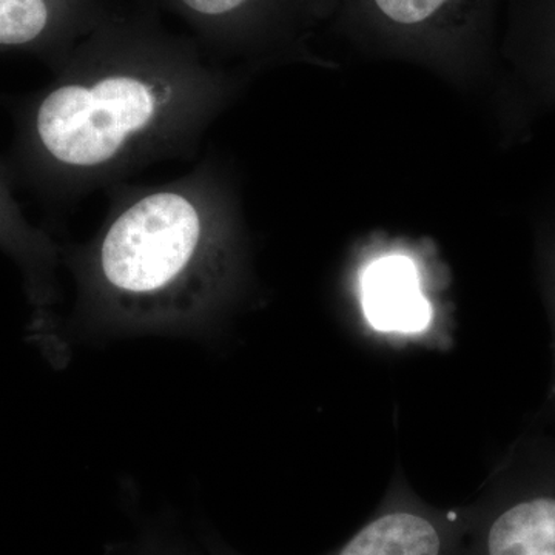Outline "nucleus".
<instances>
[{
  "label": "nucleus",
  "mask_w": 555,
  "mask_h": 555,
  "mask_svg": "<svg viewBox=\"0 0 555 555\" xmlns=\"http://www.w3.org/2000/svg\"><path fill=\"white\" fill-rule=\"evenodd\" d=\"M107 214L64 251L76 327L89 335H206L247 284L246 236L221 160L206 156L159 184L105 190Z\"/></svg>",
  "instance_id": "2"
},
{
  "label": "nucleus",
  "mask_w": 555,
  "mask_h": 555,
  "mask_svg": "<svg viewBox=\"0 0 555 555\" xmlns=\"http://www.w3.org/2000/svg\"><path fill=\"white\" fill-rule=\"evenodd\" d=\"M17 109L14 166L54 204H75L164 160H190L238 80L156 11L112 13Z\"/></svg>",
  "instance_id": "1"
},
{
  "label": "nucleus",
  "mask_w": 555,
  "mask_h": 555,
  "mask_svg": "<svg viewBox=\"0 0 555 555\" xmlns=\"http://www.w3.org/2000/svg\"><path fill=\"white\" fill-rule=\"evenodd\" d=\"M137 555H189L181 546L175 545L164 537L152 534L145 537Z\"/></svg>",
  "instance_id": "12"
},
{
  "label": "nucleus",
  "mask_w": 555,
  "mask_h": 555,
  "mask_svg": "<svg viewBox=\"0 0 555 555\" xmlns=\"http://www.w3.org/2000/svg\"><path fill=\"white\" fill-rule=\"evenodd\" d=\"M360 305L367 326L387 337L420 338L434 324V308L412 258L389 254L360 275Z\"/></svg>",
  "instance_id": "7"
},
{
  "label": "nucleus",
  "mask_w": 555,
  "mask_h": 555,
  "mask_svg": "<svg viewBox=\"0 0 555 555\" xmlns=\"http://www.w3.org/2000/svg\"><path fill=\"white\" fill-rule=\"evenodd\" d=\"M540 14V50L547 54V65L555 82V0H543Z\"/></svg>",
  "instance_id": "11"
},
{
  "label": "nucleus",
  "mask_w": 555,
  "mask_h": 555,
  "mask_svg": "<svg viewBox=\"0 0 555 555\" xmlns=\"http://www.w3.org/2000/svg\"><path fill=\"white\" fill-rule=\"evenodd\" d=\"M460 555H555V440L529 437L470 505Z\"/></svg>",
  "instance_id": "3"
},
{
  "label": "nucleus",
  "mask_w": 555,
  "mask_h": 555,
  "mask_svg": "<svg viewBox=\"0 0 555 555\" xmlns=\"http://www.w3.org/2000/svg\"><path fill=\"white\" fill-rule=\"evenodd\" d=\"M469 518L470 505L454 509L429 505L400 473L374 516L324 555H460ZM210 551L240 555L221 543H211Z\"/></svg>",
  "instance_id": "4"
},
{
  "label": "nucleus",
  "mask_w": 555,
  "mask_h": 555,
  "mask_svg": "<svg viewBox=\"0 0 555 555\" xmlns=\"http://www.w3.org/2000/svg\"><path fill=\"white\" fill-rule=\"evenodd\" d=\"M480 0H364L367 13L383 27L403 35L460 27Z\"/></svg>",
  "instance_id": "9"
},
{
  "label": "nucleus",
  "mask_w": 555,
  "mask_h": 555,
  "mask_svg": "<svg viewBox=\"0 0 555 555\" xmlns=\"http://www.w3.org/2000/svg\"><path fill=\"white\" fill-rule=\"evenodd\" d=\"M539 278L543 298L551 326V347H553V378H551L550 392L545 411L555 415V219L550 228L543 230L539 240Z\"/></svg>",
  "instance_id": "10"
},
{
  "label": "nucleus",
  "mask_w": 555,
  "mask_h": 555,
  "mask_svg": "<svg viewBox=\"0 0 555 555\" xmlns=\"http://www.w3.org/2000/svg\"><path fill=\"white\" fill-rule=\"evenodd\" d=\"M10 167L0 160V250L10 255L24 272L28 294L42 320H50L51 306L56 302L57 262L61 248L49 233L28 221L16 195Z\"/></svg>",
  "instance_id": "8"
},
{
  "label": "nucleus",
  "mask_w": 555,
  "mask_h": 555,
  "mask_svg": "<svg viewBox=\"0 0 555 555\" xmlns=\"http://www.w3.org/2000/svg\"><path fill=\"white\" fill-rule=\"evenodd\" d=\"M112 11L109 0H0V49L33 51L56 68Z\"/></svg>",
  "instance_id": "6"
},
{
  "label": "nucleus",
  "mask_w": 555,
  "mask_h": 555,
  "mask_svg": "<svg viewBox=\"0 0 555 555\" xmlns=\"http://www.w3.org/2000/svg\"><path fill=\"white\" fill-rule=\"evenodd\" d=\"M320 0H150L184 22L208 60L238 53L297 25Z\"/></svg>",
  "instance_id": "5"
}]
</instances>
